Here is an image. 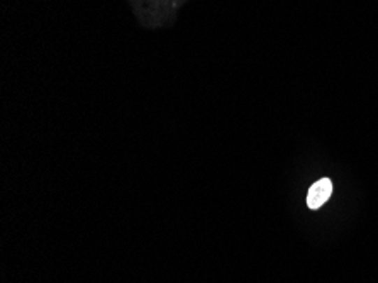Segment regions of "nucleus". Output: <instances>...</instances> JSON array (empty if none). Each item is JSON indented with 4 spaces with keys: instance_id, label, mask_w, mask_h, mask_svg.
Returning <instances> with one entry per match:
<instances>
[{
    "instance_id": "nucleus-1",
    "label": "nucleus",
    "mask_w": 378,
    "mask_h": 283,
    "mask_svg": "<svg viewBox=\"0 0 378 283\" xmlns=\"http://www.w3.org/2000/svg\"><path fill=\"white\" fill-rule=\"evenodd\" d=\"M333 195V182L329 178H321L314 183L307 192V207L310 210H319Z\"/></svg>"
}]
</instances>
